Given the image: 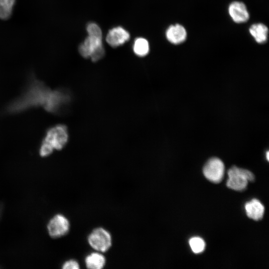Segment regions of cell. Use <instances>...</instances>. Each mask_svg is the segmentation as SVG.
Instances as JSON below:
<instances>
[{
	"label": "cell",
	"mask_w": 269,
	"mask_h": 269,
	"mask_svg": "<svg viewBox=\"0 0 269 269\" xmlns=\"http://www.w3.org/2000/svg\"><path fill=\"white\" fill-rule=\"evenodd\" d=\"M70 98L66 91H52L42 82L32 78L21 95L7 106L6 110L16 113L40 106L49 112L57 113L68 104Z\"/></svg>",
	"instance_id": "obj_1"
},
{
	"label": "cell",
	"mask_w": 269,
	"mask_h": 269,
	"mask_svg": "<svg viewBox=\"0 0 269 269\" xmlns=\"http://www.w3.org/2000/svg\"><path fill=\"white\" fill-rule=\"evenodd\" d=\"M68 139V133L65 126L58 125L48 129L39 148V154L46 156L54 150L61 149Z\"/></svg>",
	"instance_id": "obj_2"
},
{
	"label": "cell",
	"mask_w": 269,
	"mask_h": 269,
	"mask_svg": "<svg viewBox=\"0 0 269 269\" xmlns=\"http://www.w3.org/2000/svg\"><path fill=\"white\" fill-rule=\"evenodd\" d=\"M228 179L226 185L229 188L236 191L245 190L249 181H253L255 176L250 171L232 166L228 171Z\"/></svg>",
	"instance_id": "obj_3"
},
{
	"label": "cell",
	"mask_w": 269,
	"mask_h": 269,
	"mask_svg": "<svg viewBox=\"0 0 269 269\" xmlns=\"http://www.w3.org/2000/svg\"><path fill=\"white\" fill-rule=\"evenodd\" d=\"M112 241L111 233L103 227L94 229L87 237L89 246L94 251L102 253L110 250L112 246Z\"/></svg>",
	"instance_id": "obj_4"
},
{
	"label": "cell",
	"mask_w": 269,
	"mask_h": 269,
	"mask_svg": "<svg viewBox=\"0 0 269 269\" xmlns=\"http://www.w3.org/2000/svg\"><path fill=\"white\" fill-rule=\"evenodd\" d=\"M203 172L205 177L208 180L218 183L221 182L223 178L225 166L220 159L212 157L205 163Z\"/></svg>",
	"instance_id": "obj_5"
},
{
	"label": "cell",
	"mask_w": 269,
	"mask_h": 269,
	"mask_svg": "<svg viewBox=\"0 0 269 269\" xmlns=\"http://www.w3.org/2000/svg\"><path fill=\"white\" fill-rule=\"evenodd\" d=\"M70 224L68 219L62 214H57L53 217L47 225L50 236L59 238L65 235L70 230Z\"/></svg>",
	"instance_id": "obj_6"
},
{
	"label": "cell",
	"mask_w": 269,
	"mask_h": 269,
	"mask_svg": "<svg viewBox=\"0 0 269 269\" xmlns=\"http://www.w3.org/2000/svg\"><path fill=\"white\" fill-rule=\"evenodd\" d=\"M130 33L122 27L118 26L110 29L106 36L107 43L113 47L125 43L130 39Z\"/></svg>",
	"instance_id": "obj_7"
},
{
	"label": "cell",
	"mask_w": 269,
	"mask_h": 269,
	"mask_svg": "<svg viewBox=\"0 0 269 269\" xmlns=\"http://www.w3.org/2000/svg\"><path fill=\"white\" fill-rule=\"evenodd\" d=\"M229 13L236 23L246 22L249 18V13L246 5L242 2L234 1L229 6Z\"/></svg>",
	"instance_id": "obj_8"
},
{
	"label": "cell",
	"mask_w": 269,
	"mask_h": 269,
	"mask_svg": "<svg viewBox=\"0 0 269 269\" xmlns=\"http://www.w3.org/2000/svg\"><path fill=\"white\" fill-rule=\"evenodd\" d=\"M102 47L101 38L88 36L80 45L79 52L83 57L89 58L95 51Z\"/></svg>",
	"instance_id": "obj_9"
},
{
	"label": "cell",
	"mask_w": 269,
	"mask_h": 269,
	"mask_svg": "<svg viewBox=\"0 0 269 269\" xmlns=\"http://www.w3.org/2000/svg\"><path fill=\"white\" fill-rule=\"evenodd\" d=\"M167 40L174 44L183 42L186 39L187 32L185 28L180 24L170 25L166 31Z\"/></svg>",
	"instance_id": "obj_10"
},
{
	"label": "cell",
	"mask_w": 269,
	"mask_h": 269,
	"mask_svg": "<svg viewBox=\"0 0 269 269\" xmlns=\"http://www.w3.org/2000/svg\"><path fill=\"white\" fill-rule=\"evenodd\" d=\"M245 208L247 216L256 221L262 219L265 212V207L261 202L256 199L246 203Z\"/></svg>",
	"instance_id": "obj_11"
},
{
	"label": "cell",
	"mask_w": 269,
	"mask_h": 269,
	"mask_svg": "<svg viewBox=\"0 0 269 269\" xmlns=\"http://www.w3.org/2000/svg\"><path fill=\"white\" fill-rule=\"evenodd\" d=\"M84 262L88 269H102L106 266V259L103 253L95 251L85 257Z\"/></svg>",
	"instance_id": "obj_12"
},
{
	"label": "cell",
	"mask_w": 269,
	"mask_h": 269,
	"mask_svg": "<svg viewBox=\"0 0 269 269\" xmlns=\"http://www.w3.org/2000/svg\"><path fill=\"white\" fill-rule=\"evenodd\" d=\"M251 35L257 43H265L268 38L269 29L266 25L263 23L253 24L249 29Z\"/></svg>",
	"instance_id": "obj_13"
},
{
	"label": "cell",
	"mask_w": 269,
	"mask_h": 269,
	"mask_svg": "<svg viewBox=\"0 0 269 269\" xmlns=\"http://www.w3.org/2000/svg\"><path fill=\"white\" fill-rule=\"evenodd\" d=\"M133 50L134 53L138 56L143 57L148 54L149 50V43L143 38H138L134 41Z\"/></svg>",
	"instance_id": "obj_14"
},
{
	"label": "cell",
	"mask_w": 269,
	"mask_h": 269,
	"mask_svg": "<svg viewBox=\"0 0 269 269\" xmlns=\"http://www.w3.org/2000/svg\"><path fill=\"white\" fill-rule=\"evenodd\" d=\"M15 0H0V18L6 20L12 12Z\"/></svg>",
	"instance_id": "obj_15"
},
{
	"label": "cell",
	"mask_w": 269,
	"mask_h": 269,
	"mask_svg": "<svg viewBox=\"0 0 269 269\" xmlns=\"http://www.w3.org/2000/svg\"><path fill=\"white\" fill-rule=\"evenodd\" d=\"M190 247L195 254H199L204 251L205 248V243L200 237H193L189 241Z\"/></svg>",
	"instance_id": "obj_16"
},
{
	"label": "cell",
	"mask_w": 269,
	"mask_h": 269,
	"mask_svg": "<svg viewBox=\"0 0 269 269\" xmlns=\"http://www.w3.org/2000/svg\"><path fill=\"white\" fill-rule=\"evenodd\" d=\"M88 36L102 39V33L100 27L95 23H90L87 26Z\"/></svg>",
	"instance_id": "obj_17"
},
{
	"label": "cell",
	"mask_w": 269,
	"mask_h": 269,
	"mask_svg": "<svg viewBox=\"0 0 269 269\" xmlns=\"http://www.w3.org/2000/svg\"><path fill=\"white\" fill-rule=\"evenodd\" d=\"M80 265L75 260L71 259L65 261L62 266L63 269H79Z\"/></svg>",
	"instance_id": "obj_18"
},
{
	"label": "cell",
	"mask_w": 269,
	"mask_h": 269,
	"mask_svg": "<svg viewBox=\"0 0 269 269\" xmlns=\"http://www.w3.org/2000/svg\"><path fill=\"white\" fill-rule=\"evenodd\" d=\"M269 151H267V158L268 160H269Z\"/></svg>",
	"instance_id": "obj_19"
}]
</instances>
